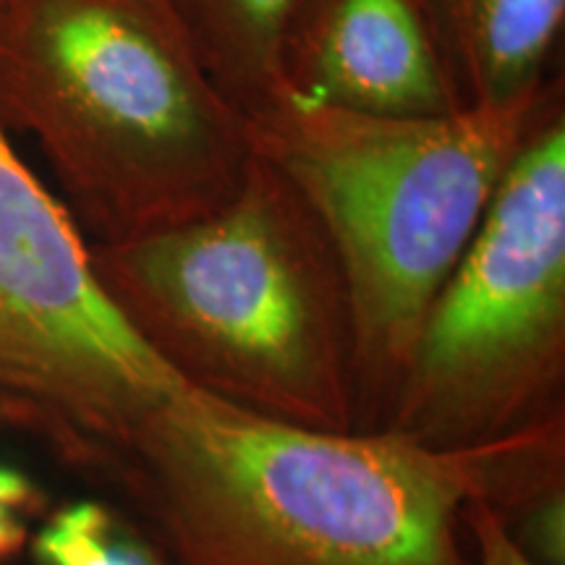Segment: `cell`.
Segmentation results:
<instances>
[{
	"label": "cell",
	"instance_id": "8fae6325",
	"mask_svg": "<svg viewBox=\"0 0 565 565\" xmlns=\"http://www.w3.org/2000/svg\"><path fill=\"white\" fill-rule=\"evenodd\" d=\"M45 508V498L24 471L0 461V565L17 557L32 536V521Z\"/></svg>",
	"mask_w": 565,
	"mask_h": 565
},
{
	"label": "cell",
	"instance_id": "3957f363",
	"mask_svg": "<svg viewBox=\"0 0 565 565\" xmlns=\"http://www.w3.org/2000/svg\"><path fill=\"white\" fill-rule=\"evenodd\" d=\"M6 118L40 134L97 244L217 210L254 154L168 0H0Z\"/></svg>",
	"mask_w": 565,
	"mask_h": 565
},
{
	"label": "cell",
	"instance_id": "7a4b0ae2",
	"mask_svg": "<svg viewBox=\"0 0 565 565\" xmlns=\"http://www.w3.org/2000/svg\"><path fill=\"white\" fill-rule=\"evenodd\" d=\"M89 252L181 383L263 419L359 433L349 286L322 221L275 162L254 152L238 192L207 215Z\"/></svg>",
	"mask_w": 565,
	"mask_h": 565
},
{
	"label": "cell",
	"instance_id": "6da1fadb",
	"mask_svg": "<svg viewBox=\"0 0 565 565\" xmlns=\"http://www.w3.org/2000/svg\"><path fill=\"white\" fill-rule=\"evenodd\" d=\"M484 448L294 427L183 385L118 477L175 565H469Z\"/></svg>",
	"mask_w": 565,
	"mask_h": 565
},
{
	"label": "cell",
	"instance_id": "52a82bcc",
	"mask_svg": "<svg viewBox=\"0 0 565 565\" xmlns=\"http://www.w3.org/2000/svg\"><path fill=\"white\" fill-rule=\"evenodd\" d=\"M280 79L282 95L353 113L461 110L427 0H294Z\"/></svg>",
	"mask_w": 565,
	"mask_h": 565
},
{
	"label": "cell",
	"instance_id": "8992f818",
	"mask_svg": "<svg viewBox=\"0 0 565 565\" xmlns=\"http://www.w3.org/2000/svg\"><path fill=\"white\" fill-rule=\"evenodd\" d=\"M183 385L126 322L79 225L0 124V412L118 475Z\"/></svg>",
	"mask_w": 565,
	"mask_h": 565
},
{
	"label": "cell",
	"instance_id": "277c9868",
	"mask_svg": "<svg viewBox=\"0 0 565 565\" xmlns=\"http://www.w3.org/2000/svg\"><path fill=\"white\" fill-rule=\"evenodd\" d=\"M563 79L500 108L374 116L280 95L252 147L296 183L335 246L356 335L359 433H380L437 294L500 181L561 108Z\"/></svg>",
	"mask_w": 565,
	"mask_h": 565
},
{
	"label": "cell",
	"instance_id": "9c48e42d",
	"mask_svg": "<svg viewBox=\"0 0 565 565\" xmlns=\"http://www.w3.org/2000/svg\"><path fill=\"white\" fill-rule=\"evenodd\" d=\"M196 58L246 121L282 95L280 53L294 0H168Z\"/></svg>",
	"mask_w": 565,
	"mask_h": 565
},
{
	"label": "cell",
	"instance_id": "7c38bea8",
	"mask_svg": "<svg viewBox=\"0 0 565 565\" xmlns=\"http://www.w3.org/2000/svg\"><path fill=\"white\" fill-rule=\"evenodd\" d=\"M463 532L469 542H475V553L469 550V565H540L515 542L505 521L482 498H471L466 503Z\"/></svg>",
	"mask_w": 565,
	"mask_h": 565
},
{
	"label": "cell",
	"instance_id": "ba28073f",
	"mask_svg": "<svg viewBox=\"0 0 565 565\" xmlns=\"http://www.w3.org/2000/svg\"><path fill=\"white\" fill-rule=\"evenodd\" d=\"M461 108L526 100L553 79L565 0H427Z\"/></svg>",
	"mask_w": 565,
	"mask_h": 565
},
{
	"label": "cell",
	"instance_id": "30bf717a",
	"mask_svg": "<svg viewBox=\"0 0 565 565\" xmlns=\"http://www.w3.org/2000/svg\"><path fill=\"white\" fill-rule=\"evenodd\" d=\"M26 550L32 565H175L145 521L103 500L53 508Z\"/></svg>",
	"mask_w": 565,
	"mask_h": 565
},
{
	"label": "cell",
	"instance_id": "5b68a950",
	"mask_svg": "<svg viewBox=\"0 0 565 565\" xmlns=\"http://www.w3.org/2000/svg\"><path fill=\"white\" fill-rule=\"evenodd\" d=\"M565 105L500 181L445 280L380 433L469 450L563 412Z\"/></svg>",
	"mask_w": 565,
	"mask_h": 565
}]
</instances>
